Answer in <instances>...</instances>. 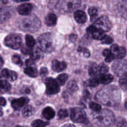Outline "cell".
Returning a JSON list of instances; mask_svg holds the SVG:
<instances>
[{
  "mask_svg": "<svg viewBox=\"0 0 127 127\" xmlns=\"http://www.w3.org/2000/svg\"><path fill=\"white\" fill-rule=\"evenodd\" d=\"M120 97V92L117 88L110 86L99 91L95 95V99L104 105L112 106L118 104Z\"/></svg>",
  "mask_w": 127,
  "mask_h": 127,
  "instance_id": "cell-1",
  "label": "cell"
},
{
  "mask_svg": "<svg viewBox=\"0 0 127 127\" xmlns=\"http://www.w3.org/2000/svg\"><path fill=\"white\" fill-rule=\"evenodd\" d=\"M18 27L22 31L27 32H34L38 31L41 26L39 19L35 15H30L18 21Z\"/></svg>",
  "mask_w": 127,
  "mask_h": 127,
  "instance_id": "cell-2",
  "label": "cell"
},
{
  "mask_svg": "<svg viewBox=\"0 0 127 127\" xmlns=\"http://www.w3.org/2000/svg\"><path fill=\"white\" fill-rule=\"evenodd\" d=\"M93 119L98 126L101 127H108L112 125L115 122L114 114L108 109H104L98 112L94 113Z\"/></svg>",
  "mask_w": 127,
  "mask_h": 127,
  "instance_id": "cell-3",
  "label": "cell"
},
{
  "mask_svg": "<svg viewBox=\"0 0 127 127\" xmlns=\"http://www.w3.org/2000/svg\"><path fill=\"white\" fill-rule=\"evenodd\" d=\"M38 42L40 49L45 53H51L54 50V42L51 33H45L40 35Z\"/></svg>",
  "mask_w": 127,
  "mask_h": 127,
  "instance_id": "cell-4",
  "label": "cell"
},
{
  "mask_svg": "<svg viewBox=\"0 0 127 127\" xmlns=\"http://www.w3.org/2000/svg\"><path fill=\"white\" fill-rule=\"evenodd\" d=\"M60 7L66 12H71L79 7L81 0H58Z\"/></svg>",
  "mask_w": 127,
  "mask_h": 127,
  "instance_id": "cell-5",
  "label": "cell"
},
{
  "mask_svg": "<svg viewBox=\"0 0 127 127\" xmlns=\"http://www.w3.org/2000/svg\"><path fill=\"white\" fill-rule=\"evenodd\" d=\"M112 70L118 76L127 78V61H117L113 64Z\"/></svg>",
  "mask_w": 127,
  "mask_h": 127,
  "instance_id": "cell-6",
  "label": "cell"
},
{
  "mask_svg": "<svg viewBox=\"0 0 127 127\" xmlns=\"http://www.w3.org/2000/svg\"><path fill=\"white\" fill-rule=\"evenodd\" d=\"M70 117L72 121L75 123L83 124L86 122V114L81 108H73L71 110Z\"/></svg>",
  "mask_w": 127,
  "mask_h": 127,
  "instance_id": "cell-7",
  "label": "cell"
},
{
  "mask_svg": "<svg viewBox=\"0 0 127 127\" xmlns=\"http://www.w3.org/2000/svg\"><path fill=\"white\" fill-rule=\"evenodd\" d=\"M4 43L7 47L12 49H18L22 45V38L16 34H11L6 37Z\"/></svg>",
  "mask_w": 127,
  "mask_h": 127,
  "instance_id": "cell-8",
  "label": "cell"
},
{
  "mask_svg": "<svg viewBox=\"0 0 127 127\" xmlns=\"http://www.w3.org/2000/svg\"><path fill=\"white\" fill-rule=\"evenodd\" d=\"M94 26L103 32H107L112 28V24L109 17L107 16H102L99 17L94 22Z\"/></svg>",
  "mask_w": 127,
  "mask_h": 127,
  "instance_id": "cell-9",
  "label": "cell"
},
{
  "mask_svg": "<svg viewBox=\"0 0 127 127\" xmlns=\"http://www.w3.org/2000/svg\"><path fill=\"white\" fill-rule=\"evenodd\" d=\"M46 92L49 95L55 94L60 91L59 84L53 78H47L45 80Z\"/></svg>",
  "mask_w": 127,
  "mask_h": 127,
  "instance_id": "cell-10",
  "label": "cell"
},
{
  "mask_svg": "<svg viewBox=\"0 0 127 127\" xmlns=\"http://www.w3.org/2000/svg\"><path fill=\"white\" fill-rule=\"evenodd\" d=\"M14 11L12 7H5L0 10V24L5 22L12 17Z\"/></svg>",
  "mask_w": 127,
  "mask_h": 127,
  "instance_id": "cell-11",
  "label": "cell"
},
{
  "mask_svg": "<svg viewBox=\"0 0 127 127\" xmlns=\"http://www.w3.org/2000/svg\"><path fill=\"white\" fill-rule=\"evenodd\" d=\"M112 53L114 55V58L121 59L125 57L126 55V50L122 47L117 45H113L110 48Z\"/></svg>",
  "mask_w": 127,
  "mask_h": 127,
  "instance_id": "cell-12",
  "label": "cell"
},
{
  "mask_svg": "<svg viewBox=\"0 0 127 127\" xmlns=\"http://www.w3.org/2000/svg\"><path fill=\"white\" fill-rule=\"evenodd\" d=\"M87 31L92 35V36H93V37L94 39L101 40L104 37V36L105 35L103 31H100V29L97 28L94 25L91 26L90 27H88Z\"/></svg>",
  "mask_w": 127,
  "mask_h": 127,
  "instance_id": "cell-13",
  "label": "cell"
},
{
  "mask_svg": "<svg viewBox=\"0 0 127 127\" xmlns=\"http://www.w3.org/2000/svg\"><path fill=\"white\" fill-rule=\"evenodd\" d=\"M29 100L27 97H21L19 99H14L11 102L12 108L15 110H19L22 107L24 106L27 103L29 102Z\"/></svg>",
  "mask_w": 127,
  "mask_h": 127,
  "instance_id": "cell-14",
  "label": "cell"
},
{
  "mask_svg": "<svg viewBox=\"0 0 127 127\" xmlns=\"http://www.w3.org/2000/svg\"><path fill=\"white\" fill-rule=\"evenodd\" d=\"M33 6L31 4H23L17 7V11L21 15H29L32 11Z\"/></svg>",
  "mask_w": 127,
  "mask_h": 127,
  "instance_id": "cell-15",
  "label": "cell"
},
{
  "mask_svg": "<svg viewBox=\"0 0 127 127\" xmlns=\"http://www.w3.org/2000/svg\"><path fill=\"white\" fill-rule=\"evenodd\" d=\"M52 67L53 70L55 71L61 72L65 69L66 67V64L63 62H60L57 60H55L52 62Z\"/></svg>",
  "mask_w": 127,
  "mask_h": 127,
  "instance_id": "cell-16",
  "label": "cell"
},
{
  "mask_svg": "<svg viewBox=\"0 0 127 127\" xmlns=\"http://www.w3.org/2000/svg\"><path fill=\"white\" fill-rule=\"evenodd\" d=\"M76 21L79 24H83L87 21V15L84 11L78 10L74 14Z\"/></svg>",
  "mask_w": 127,
  "mask_h": 127,
  "instance_id": "cell-17",
  "label": "cell"
},
{
  "mask_svg": "<svg viewBox=\"0 0 127 127\" xmlns=\"http://www.w3.org/2000/svg\"><path fill=\"white\" fill-rule=\"evenodd\" d=\"M1 74L5 78H7L9 80L13 81L17 79V74L15 72L10 71L7 69H4L1 72Z\"/></svg>",
  "mask_w": 127,
  "mask_h": 127,
  "instance_id": "cell-18",
  "label": "cell"
},
{
  "mask_svg": "<svg viewBox=\"0 0 127 127\" xmlns=\"http://www.w3.org/2000/svg\"><path fill=\"white\" fill-rule=\"evenodd\" d=\"M55 111L52 107H46L43 109V112H42V115L45 119H47V120H50V119H53L55 116Z\"/></svg>",
  "mask_w": 127,
  "mask_h": 127,
  "instance_id": "cell-19",
  "label": "cell"
},
{
  "mask_svg": "<svg viewBox=\"0 0 127 127\" xmlns=\"http://www.w3.org/2000/svg\"><path fill=\"white\" fill-rule=\"evenodd\" d=\"M57 21V17L54 14H48L45 17V24L48 26H53L56 24Z\"/></svg>",
  "mask_w": 127,
  "mask_h": 127,
  "instance_id": "cell-20",
  "label": "cell"
},
{
  "mask_svg": "<svg viewBox=\"0 0 127 127\" xmlns=\"http://www.w3.org/2000/svg\"><path fill=\"white\" fill-rule=\"evenodd\" d=\"M119 9L122 16L127 19V0H124L120 2Z\"/></svg>",
  "mask_w": 127,
  "mask_h": 127,
  "instance_id": "cell-21",
  "label": "cell"
},
{
  "mask_svg": "<svg viewBox=\"0 0 127 127\" xmlns=\"http://www.w3.org/2000/svg\"><path fill=\"white\" fill-rule=\"evenodd\" d=\"M29 54L31 59L33 61L37 60L39 59L41 57V55H42L40 49L38 48H34L31 50L29 52Z\"/></svg>",
  "mask_w": 127,
  "mask_h": 127,
  "instance_id": "cell-22",
  "label": "cell"
},
{
  "mask_svg": "<svg viewBox=\"0 0 127 127\" xmlns=\"http://www.w3.org/2000/svg\"><path fill=\"white\" fill-rule=\"evenodd\" d=\"M114 79L112 76L109 74H102L100 75L99 80L100 83L104 84H107L111 83Z\"/></svg>",
  "mask_w": 127,
  "mask_h": 127,
  "instance_id": "cell-23",
  "label": "cell"
},
{
  "mask_svg": "<svg viewBox=\"0 0 127 127\" xmlns=\"http://www.w3.org/2000/svg\"><path fill=\"white\" fill-rule=\"evenodd\" d=\"M11 89V85L6 81H0V93H6Z\"/></svg>",
  "mask_w": 127,
  "mask_h": 127,
  "instance_id": "cell-24",
  "label": "cell"
},
{
  "mask_svg": "<svg viewBox=\"0 0 127 127\" xmlns=\"http://www.w3.org/2000/svg\"><path fill=\"white\" fill-rule=\"evenodd\" d=\"M24 72L27 75L32 77V78L37 76V75H38V71L37 70V69L31 66H29L26 68L25 69Z\"/></svg>",
  "mask_w": 127,
  "mask_h": 127,
  "instance_id": "cell-25",
  "label": "cell"
},
{
  "mask_svg": "<svg viewBox=\"0 0 127 127\" xmlns=\"http://www.w3.org/2000/svg\"><path fill=\"white\" fill-rule=\"evenodd\" d=\"M33 109L31 105H26L22 110V115L24 117H29L32 115Z\"/></svg>",
  "mask_w": 127,
  "mask_h": 127,
  "instance_id": "cell-26",
  "label": "cell"
},
{
  "mask_svg": "<svg viewBox=\"0 0 127 127\" xmlns=\"http://www.w3.org/2000/svg\"><path fill=\"white\" fill-rule=\"evenodd\" d=\"M103 55L105 57V62H111L114 59V55L112 53L111 51L109 50H104L103 52Z\"/></svg>",
  "mask_w": 127,
  "mask_h": 127,
  "instance_id": "cell-27",
  "label": "cell"
},
{
  "mask_svg": "<svg viewBox=\"0 0 127 127\" xmlns=\"http://www.w3.org/2000/svg\"><path fill=\"white\" fill-rule=\"evenodd\" d=\"M26 42L27 46L29 48H32L35 44V41L34 38H33V37L30 35H27L26 36Z\"/></svg>",
  "mask_w": 127,
  "mask_h": 127,
  "instance_id": "cell-28",
  "label": "cell"
},
{
  "mask_svg": "<svg viewBox=\"0 0 127 127\" xmlns=\"http://www.w3.org/2000/svg\"><path fill=\"white\" fill-rule=\"evenodd\" d=\"M67 88H68V90L69 91L71 92V93H74V92L78 90V86L75 81H71L68 83V86H67Z\"/></svg>",
  "mask_w": 127,
  "mask_h": 127,
  "instance_id": "cell-29",
  "label": "cell"
},
{
  "mask_svg": "<svg viewBox=\"0 0 127 127\" xmlns=\"http://www.w3.org/2000/svg\"><path fill=\"white\" fill-rule=\"evenodd\" d=\"M68 78V76L66 74H62L57 77V81L60 85H63L66 82Z\"/></svg>",
  "mask_w": 127,
  "mask_h": 127,
  "instance_id": "cell-30",
  "label": "cell"
},
{
  "mask_svg": "<svg viewBox=\"0 0 127 127\" xmlns=\"http://www.w3.org/2000/svg\"><path fill=\"white\" fill-rule=\"evenodd\" d=\"M89 74L92 76H95L97 74H99V71H98V65H97L95 63H93L90 66L89 69Z\"/></svg>",
  "mask_w": 127,
  "mask_h": 127,
  "instance_id": "cell-31",
  "label": "cell"
},
{
  "mask_svg": "<svg viewBox=\"0 0 127 127\" xmlns=\"http://www.w3.org/2000/svg\"><path fill=\"white\" fill-rule=\"evenodd\" d=\"M88 12H89V16H90L91 19V20H93L94 19L97 17V16L98 10L96 7H91L89 9Z\"/></svg>",
  "mask_w": 127,
  "mask_h": 127,
  "instance_id": "cell-32",
  "label": "cell"
},
{
  "mask_svg": "<svg viewBox=\"0 0 127 127\" xmlns=\"http://www.w3.org/2000/svg\"><path fill=\"white\" fill-rule=\"evenodd\" d=\"M47 125L48 123L40 120H36L32 123V126L33 127H45Z\"/></svg>",
  "mask_w": 127,
  "mask_h": 127,
  "instance_id": "cell-33",
  "label": "cell"
},
{
  "mask_svg": "<svg viewBox=\"0 0 127 127\" xmlns=\"http://www.w3.org/2000/svg\"><path fill=\"white\" fill-rule=\"evenodd\" d=\"M99 83H100V82H99V80L98 78H93L88 81V84H88L89 86L91 87H96L99 85Z\"/></svg>",
  "mask_w": 127,
  "mask_h": 127,
  "instance_id": "cell-34",
  "label": "cell"
},
{
  "mask_svg": "<svg viewBox=\"0 0 127 127\" xmlns=\"http://www.w3.org/2000/svg\"><path fill=\"white\" fill-rule=\"evenodd\" d=\"M98 71L100 74H105L109 71V67L104 64H100L98 66Z\"/></svg>",
  "mask_w": 127,
  "mask_h": 127,
  "instance_id": "cell-35",
  "label": "cell"
},
{
  "mask_svg": "<svg viewBox=\"0 0 127 127\" xmlns=\"http://www.w3.org/2000/svg\"><path fill=\"white\" fill-rule=\"evenodd\" d=\"M89 107H90L91 109L92 110H94L95 112H98L100 111L101 110V107L100 105H99L98 104L94 102H91L89 104Z\"/></svg>",
  "mask_w": 127,
  "mask_h": 127,
  "instance_id": "cell-36",
  "label": "cell"
},
{
  "mask_svg": "<svg viewBox=\"0 0 127 127\" xmlns=\"http://www.w3.org/2000/svg\"><path fill=\"white\" fill-rule=\"evenodd\" d=\"M119 84L122 89L124 90H127V78H121L119 80Z\"/></svg>",
  "mask_w": 127,
  "mask_h": 127,
  "instance_id": "cell-37",
  "label": "cell"
},
{
  "mask_svg": "<svg viewBox=\"0 0 127 127\" xmlns=\"http://www.w3.org/2000/svg\"><path fill=\"white\" fill-rule=\"evenodd\" d=\"M126 121L122 118H119L116 120V125L117 127H126Z\"/></svg>",
  "mask_w": 127,
  "mask_h": 127,
  "instance_id": "cell-38",
  "label": "cell"
},
{
  "mask_svg": "<svg viewBox=\"0 0 127 127\" xmlns=\"http://www.w3.org/2000/svg\"><path fill=\"white\" fill-rule=\"evenodd\" d=\"M101 41L102 43H104V44H110L113 42V39L109 36L105 35L101 39Z\"/></svg>",
  "mask_w": 127,
  "mask_h": 127,
  "instance_id": "cell-39",
  "label": "cell"
},
{
  "mask_svg": "<svg viewBox=\"0 0 127 127\" xmlns=\"http://www.w3.org/2000/svg\"><path fill=\"white\" fill-rule=\"evenodd\" d=\"M12 62H13L14 64H17L19 66H21L22 64V62L21 61V58L19 56L17 55H14L12 58Z\"/></svg>",
  "mask_w": 127,
  "mask_h": 127,
  "instance_id": "cell-40",
  "label": "cell"
},
{
  "mask_svg": "<svg viewBox=\"0 0 127 127\" xmlns=\"http://www.w3.org/2000/svg\"><path fill=\"white\" fill-rule=\"evenodd\" d=\"M68 111L65 109H62L58 112V117L60 119H64L68 117Z\"/></svg>",
  "mask_w": 127,
  "mask_h": 127,
  "instance_id": "cell-41",
  "label": "cell"
},
{
  "mask_svg": "<svg viewBox=\"0 0 127 127\" xmlns=\"http://www.w3.org/2000/svg\"><path fill=\"white\" fill-rule=\"evenodd\" d=\"M78 51L80 52H83V54H84V57H89V55H90V53H89V51L88 50L87 48H84V47H79L78 48Z\"/></svg>",
  "mask_w": 127,
  "mask_h": 127,
  "instance_id": "cell-42",
  "label": "cell"
},
{
  "mask_svg": "<svg viewBox=\"0 0 127 127\" xmlns=\"http://www.w3.org/2000/svg\"><path fill=\"white\" fill-rule=\"evenodd\" d=\"M6 104V101L4 98L0 97V105L1 106H4Z\"/></svg>",
  "mask_w": 127,
  "mask_h": 127,
  "instance_id": "cell-43",
  "label": "cell"
},
{
  "mask_svg": "<svg viewBox=\"0 0 127 127\" xmlns=\"http://www.w3.org/2000/svg\"><path fill=\"white\" fill-rule=\"evenodd\" d=\"M26 64H27V66H31V65H32V64H33V61L31 59L27 60H26Z\"/></svg>",
  "mask_w": 127,
  "mask_h": 127,
  "instance_id": "cell-44",
  "label": "cell"
},
{
  "mask_svg": "<svg viewBox=\"0 0 127 127\" xmlns=\"http://www.w3.org/2000/svg\"><path fill=\"white\" fill-rule=\"evenodd\" d=\"M47 72H48V71H47V68H42L40 70V74H42V75H43V74H46L47 73Z\"/></svg>",
  "mask_w": 127,
  "mask_h": 127,
  "instance_id": "cell-45",
  "label": "cell"
},
{
  "mask_svg": "<svg viewBox=\"0 0 127 127\" xmlns=\"http://www.w3.org/2000/svg\"><path fill=\"white\" fill-rule=\"evenodd\" d=\"M22 52L23 53H24V54H27V53L29 52V50L27 49V48H26V47H22Z\"/></svg>",
  "mask_w": 127,
  "mask_h": 127,
  "instance_id": "cell-46",
  "label": "cell"
},
{
  "mask_svg": "<svg viewBox=\"0 0 127 127\" xmlns=\"http://www.w3.org/2000/svg\"><path fill=\"white\" fill-rule=\"evenodd\" d=\"M62 127H76L74 125H72V124H66V125H64V126Z\"/></svg>",
  "mask_w": 127,
  "mask_h": 127,
  "instance_id": "cell-47",
  "label": "cell"
},
{
  "mask_svg": "<svg viewBox=\"0 0 127 127\" xmlns=\"http://www.w3.org/2000/svg\"><path fill=\"white\" fill-rule=\"evenodd\" d=\"M2 65H3V60H2V58L0 57V69L2 68Z\"/></svg>",
  "mask_w": 127,
  "mask_h": 127,
  "instance_id": "cell-48",
  "label": "cell"
},
{
  "mask_svg": "<svg viewBox=\"0 0 127 127\" xmlns=\"http://www.w3.org/2000/svg\"><path fill=\"white\" fill-rule=\"evenodd\" d=\"M16 2H22V1H29V0H14Z\"/></svg>",
  "mask_w": 127,
  "mask_h": 127,
  "instance_id": "cell-49",
  "label": "cell"
},
{
  "mask_svg": "<svg viewBox=\"0 0 127 127\" xmlns=\"http://www.w3.org/2000/svg\"><path fill=\"white\" fill-rule=\"evenodd\" d=\"M2 111L1 109H0V116H2Z\"/></svg>",
  "mask_w": 127,
  "mask_h": 127,
  "instance_id": "cell-50",
  "label": "cell"
},
{
  "mask_svg": "<svg viewBox=\"0 0 127 127\" xmlns=\"http://www.w3.org/2000/svg\"><path fill=\"white\" fill-rule=\"evenodd\" d=\"M125 107H126V109H127V102L126 103H125Z\"/></svg>",
  "mask_w": 127,
  "mask_h": 127,
  "instance_id": "cell-51",
  "label": "cell"
},
{
  "mask_svg": "<svg viewBox=\"0 0 127 127\" xmlns=\"http://www.w3.org/2000/svg\"><path fill=\"white\" fill-rule=\"evenodd\" d=\"M15 127H22L20 126V125H17V126H16Z\"/></svg>",
  "mask_w": 127,
  "mask_h": 127,
  "instance_id": "cell-52",
  "label": "cell"
},
{
  "mask_svg": "<svg viewBox=\"0 0 127 127\" xmlns=\"http://www.w3.org/2000/svg\"></svg>",
  "mask_w": 127,
  "mask_h": 127,
  "instance_id": "cell-53",
  "label": "cell"
}]
</instances>
